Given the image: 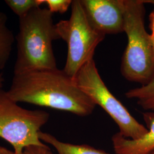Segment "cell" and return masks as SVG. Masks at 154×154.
<instances>
[{
	"label": "cell",
	"instance_id": "obj_11",
	"mask_svg": "<svg viewBox=\"0 0 154 154\" xmlns=\"http://www.w3.org/2000/svg\"><path fill=\"white\" fill-rule=\"evenodd\" d=\"M128 99H134L143 110L154 112V76L148 82L125 94Z\"/></svg>",
	"mask_w": 154,
	"mask_h": 154
},
{
	"label": "cell",
	"instance_id": "obj_3",
	"mask_svg": "<svg viewBox=\"0 0 154 154\" xmlns=\"http://www.w3.org/2000/svg\"><path fill=\"white\" fill-rule=\"evenodd\" d=\"M123 1L127 44L122 60V74L128 81L144 85L154 76L150 35L144 24L145 3L143 0Z\"/></svg>",
	"mask_w": 154,
	"mask_h": 154
},
{
	"label": "cell",
	"instance_id": "obj_7",
	"mask_svg": "<svg viewBox=\"0 0 154 154\" xmlns=\"http://www.w3.org/2000/svg\"><path fill=\"white\" fill-rule=\"evenodd\" d=\"M94 28L105 35L123 32V0H79Z\"/></svg>",
	"mask_w": 154,
	"mask_h": 154
},
{
	"label": "cell",
	"instance_id": "obj_12",
	"mask_svg": "<svg viewBox=\"0 0 154 154\" xmlns=\"http://www.w3.org/2000/svg\"><path fill=\"white\" fill-rule=\"evenodd\" d=\"M5 2L18 18L27 14L34 8L40 6L38 0H5Z\"/></svg>",
	"mask_w": 154,
	"mask_h": 154
},
{
	"label": "cell",
	"instance_id": "obj_1",
	"mask_svg": "<svg viewBox=\"0 0 154 154\" xmlns=\"http://www.w3.org/2000/svg\"><path fill=\"white\" fill-rule=\"evenodd\" d=\"M14 101L90 116L96 106L63 70H37L14 74L6 91Z\"/></svg>",
	"mask_w": 154,
	"mask_h": 154
},
{
	"label": "cell",
	"instance_id": "obj_15",
	"mask_svg": "<svg viewBox=\"0 0 154 154\" xmlns=\"http://www.w3.org/2000/svg\"><path fill=\"white\" fill-rule=\"evenodd\" d=\"M143 1L145 4H152L154 6L153 10L151 11L149 15V28L151 32L149 34V35H150L154 63V0H143Z\"/></svg>",
	"mask_w": 154,
	"mask_h": 154
},
{
	"label": "cell",
	"instance_id": "obj_13",
	"mask_svg": "<svg viewBox=\"0 0 154 154\" xmlns=\"http://www.w3.org/2000/svg\"><path fill=\"white\" fill-rule=\"evenodd\" d=\"M72 0H38L39 5L45 4L48 9L53 14L54 13H64L72 5Z\"/></svg>",
	"mask_w": 154,
	"mask_h": 154
},
{
	"label": "cell",
	"instance_id": "obj_10",
	"mask_svg": "<svg viewBox=\"0 0 154 154\" xmlns=\"http://www.w3.org/2000/svg\"><path fill=\"white\" fill-rule=\"evenodd\" d=\"M15 39L8 27L7 16L0 11V70L5 69L9 62Z\"/></svg>",
	"mask_w": 154,
	"mask_h": 154
},
{
	"label": "cell",
	"instance_id": "obj_16",
	"mask_svg": "<svg viewBox=\"0 0 154 154\" xmlns=\"http://www.w3.org/2000/svg\"><path fill=\"white\" fill-rule=\"evenodd\" d=\"M0 154H16L14 151L6 149L5 147L0 146Z\"/></svg>",
	"mask_w": 154,
	"mask_h": 154
},
{
	"label": "cell",
	"instance_id": "obj_14",
	"mask_svg": "<svg viewBox=\"0 0 154 154\" xmlns=\"http://www.w3.org/2000/svg\"><path fill=\"white\" fill-rule=\"evenodd\" d=\"M22 154H54L46 144L44 146H30L23 149Z\"/></svg>",
	"mask_w": 154,
	"mask_h": 154
},
{
	"label": "cell",
	"instance_id": "obj_2",
	"mask_svg": "<svg viewBox=\"0 0 154 154\" xmlns=\"http://www.w3.org/2000/svg\"><path fill=\"white\" fill-rule=\"evenodd\" d=\"M53 14L38 6L19 18L14 74L57 68L52 44L60 38Z\"/></svg>",
	"mask_w": 154,
	"mask_h": 154
},
{
	"label": "cell",
	"instance_id": "obj_17",
	"mask_svg": "<svg viewBox=\"0 0 154 154\" xmlns=\"http://www.w3.org/2000/svg\"><path fill=\"white\" fill-rule=\"evenodd\" d=\"M4 78L3 74L2 72H0V91L3 90V87L4 85Z\"/></svg>",
	"mask_w": 154,
	"mask_h": 154
},
{
	"label": "cell",
	"instance_id": "obj_8",
	"mask_svg": "<svg viewBox=\"0 0 154 154\" xmlns=\"http://www.w3.org/2000/svg\"><path fill=\"white\" fill-rule=\"evenodd\" d=\"M148 131L142 138L132 140L124 137L119 132L111 138L116 154H149L154 149V112L143 113Z\"/></svg>",
	"mask_w": 154,
	"mask_h": 154
},
{
	"label": "cell",
	"instance_id": "obj_9",
	"mask_svg": "<svg viewBox=\"0 0 154 154\" xmlns=\"http://www.w3.org/2000/svg\"><path fill=\"white\" fill-rule=\"evenodd\" d=\"M38 135L40 140L52 146L58 154H111L88 144H75L62 142L53 135L42 131H39Z\"/></svg>",
	"mask_w": 154,
	"mask_h": 154
},
{
	"label": "cell",
	"instance_id": "obj_4",
	"mask_svg": "<svg viewBox=\"0 0 154 154\" xmlns=\"http://www.w3.org/2000/svg\"><path fill=\"white\" fill-rule=\"evenodd\" d=\"M55 26L59 38L65 41L67 46L66 63L63 70L74 78L85 63L93 59L97 47L106 35L91 25L79 0L72 1L70 18L61 20Z\"/></svg>",
	"mask_w": 154,
	"mask_h": 154
},
{
	"label": "cell",
	"instance_id": "obj_5",
	"mask_svg": "<svg viewBox=\"0 0 154 154\" xmlns=\"http://www.w3.org/2000/svg\"><path fill=\"white\" fill-rule=\"evenodd\" d=\"M74 79L95 105L102 108L116 122L119 132L124 137L137 140L147 133L146 127L139 123L110 92L99 74L94 59L80 69Z\"/></svg>",
	"mask_w": 154,
	"mask_h": 154
},
{
	"label": "cell",
	"instance_id": "obj_18",
	"mask_svg": "<svg viewBox=\"0 0 154 154\" xmlns=\"http://www.w3.org/2000/svg\"><path fill=\"white\" fill-rule=\"evenodd\" d=\"M149 154H154V149L153 151H152L150 153H149Z\"/></svg>",
	"mask_w": 154,
	"mask_h": 154
},
{
	"label": "cell",
	"instance_id": "obj_6",
	"mask_svg": "<svg viewBox=\"0 0 154 154\" xmlns=\"http://www.w3.org/2000/svg\"><path fill=\"white\" fill-rule=\"evenodd\" d=\"M49 116L44 110L23 108L8 96L6 91H0V138L11 144L15 154H22L30 146H44L39 132Z\"/></svg>",
	"mask_w": 154,
	"mask_h": 154
}]
</instances>
